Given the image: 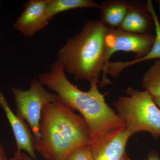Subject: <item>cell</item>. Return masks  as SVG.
I'll return each mask as SVG.
<instances>
[{
	"label": "cell",
	"instance_id": "8fae6325",
	"mask_svg": "<svg viewBox=\"0 0 160 160\" xmlns=\"http://www.w3.org/2000/svg\"><path fill=\"white\" fill-rule=\"evenodd\" d=\"M128 5L129 1H103L99 5L100 21L108 28H119L126 17Z\"/></svg>",
	"mask_w": 160,
	"mask_h": 160
},
{
	"label": "cell",
	"instance_id": "ba28073f",
	"mask_svg": "<svg viewBox=\"0 0 160 160\" xmlns=\"http://www.w3.org/2000/svg\"><path fill=\"white\" fill-rule=\"evenodd\" d=\"M132 135L126 127L112 132L91 149L94 160H131L126 152V146Z\"/></svg>",
	"mask_w": 160,
	"mask_h": 160
},
{
	"label": "cell",
	"instance_id": "277c9868",
	"mask_svg": "<svg viewBox=\"0 0 160 160\" xmlns=\"http://www.w3.org/2000/svg\"><path fill=\"white\" fill-rule=\"evenodd\" d=\"M128 96L121 97L113 104L117 114L133 135L149 132L154 138L160 137V109L148 92L129 87Z\"/></svg>",
	"mask_w": 160,
	"mask_h": 160
},
{
	"label": "cell",
	"instance_id": "7c38bea8",
	"mask_svg": "<svg viewBox=\"0 0 160 160\" xmlns=\"http://www.w3.org/2000/svg\"><path fill=\"white\" fill-rule=\"evenodd\" d=\"M79 8H98L100 6L92 0H48L46 14L49 22L56 15Z\"/></svg>",
	"mask_w": 160,
	"mask_h": 160
},
{
	"label": "cell",
	"instance_id": "52a82bcc",
	"mask_svg": "<svg viewBox=\"0 0 160 160\" xmlns=\"http://www.w3.org/2000/svg\"><path fill=\"white\" fill-rule=\"evenodd\" d=\"M48 0H30L12 27L24 36L30 38L48 26L46 10Z\"/></svg>",
	"mask_w": 160,
	"mask_h": 160
},
{
	"label": "cell",
	"instance_id": "8992f818",
	"mask_svg": "<svg viewBox=\"0 0 160 160\" xmlns=\"http://www.w3.org/2000/svg\"><path fill=\"white\" fill-rule=\"evenodd\" d=\"M155 39V34H136L109 28L105 38L106 62L112 54L119 51L133 52V60L142 58L150 51Z\"/></svg>",
	"mask_w": 160,
	"mask_h": 160
},
{
	"label": "cell",
	"instance_id": "5b68a950",
	"mask_svg": "<svg viewBox=\"0 0 160 160\" xmlns=\"http://www.w3.org/2000/svg\"><path fill=\"white\" fill-rule=\"evenodd\" d=\"M39 80H32L30 88L24 90L11 87L10 90L14 96L15 114L20 119L29 124L34 136V145L39 138V125L43 106L48 103L59 100L56 94L46 90Z\"/></svg>",
	"mask_w": 160,
	"mask_h": 160
},
{
	"label": "cell",
	"instance_id": "6da1fadb",
	"mask_svg": "<svg viewBox=\"0 0 160 160\" xmlns=\"http://www.w3.org/2000/svg\"><path fill=\"white\" fill-rule=\"evenodd\" d=\"M65 71L56 60L49 71L40 74L39 80L55 92L65 105L73 111L79 112L89 127V147L94 149L112 132L126 127L125 123L106 102V94L101 93L98 88V82H91L89 91H82L70 82Z\"/></svg>",
	"mask_w": 160,
	"mask_h": 160
},
{
	"label": "cell",
	"instance_id": "7a4b0ae2",
	"mask_svg": "<svg viewBox=\"0 0 160 160\" xmlns=\"http://www.w3.org/2000/svg\"><path fill=\"white\" fill-rule=\"evenodd\" d=\"M59 100L43 106L39 138L35 150L47 160H65L78 147L89 146L90 133L84 118Z\"/></svg>",
	"mask_w": 160,
	"mask_h": 160
},
{
	"label": "cell",
	"instance_id": "d6986e66",
	"mask_svg": "<svg viewBox=\"0 0 160 160\" xmlns=\"http://www.w3.org/2000/svg\"><path fill=\"white\" fill-rule=\"evenodd\" d=\"M152 98L155 103L160 109V98Z\"/></svg>",
	"mask_w": 160,
	"mask_h": 160
},
{
	"label": "cell",
	"instance_id": "9c48e42d",
	"mask_svg": "<svg viewBox=\"0 0 160 160\" xmlns=\"http://www.w3.org/2000/svg\"><path fill=\"white\" fill-rule=\"evenodd\" d=\"M154 21L146 2L129 1L127 13L118 29L136 34H152Z\"/></svg>",
	"mask_w": 160,
	"mask_h": 160
},
{
	"label": "cell",
	"instance_id": "4fadbf2b",
	"mask_svg": "<svg viewBox=\"0 0 160 160\" xmlns=\"http://www.w3.org/2000/svg\"><path fill=\"white\" fill-rule=\"evenodd\" d=\"M142 86L152 98H160V59L156 60L143 75Z\"/></svg>",
	"mask_w": 160,
	"mask_h": 160
},
{
	"label": "cell",
	"instance_id": "3957f363",
	"mask_svg": "<svg viewBox=\"0 0 160 160\" xmlns=\"http://www.w3.org/2000/svg\"><path fill=\"white\" fill-rule=\"evenodd\" d=\"M108 27L100 20L88 21L59 49L57 61L76 81H97L106 65L105 38Z\"/></svg>",
	"mask_w": 160,
	"mask_h": 160
},
{
	"label": "cell",
	"instance_id": "44dd1931",
	"mask_svg": "<svg viewBox=\"0 0 160 160\" xmlns=\"http://www.w3.org/2000/svg\"><path fill=\"white\" fill-rule=\"evenodd\" d=\"M157 2L158 4V7L159 12L160 14V0H158L157 1Z\"/></svg>",
	"mask_w": 160,
	"mask_h": 160
},
{
	"label": "cell",
	"instance_id": "ac0fdd59",
	"mask_svg": "<svg viewBox=\"0 0 160 160\" xmlns=\"http://www.w3.org/2000/svg\"><path fill=\"white\" fill-rule=\"evenodd\" d=\"M9 160H22V152L16 151L14 156L9 159Z\"/></svg>",
	"mask_w": 160,
	"mask_h": 160
},
{
	"label": "cell",
	"instance_id": "5bb4252c",
	"mask_svg": "<svg viewBox=\"0 0 160 160\" xmlns=\"http://www.w3.org/2000/svg\"><path fill=\"white\" fill-rule=\"evenodd\" d=\"M147 6L149 12L151 13L155 26V39L154 43L152 47V50L154 52L156 59H160V22L158 17L157 14L153 6V2L151 0H147L146 1Z\"/></svg>",
	"mask_w": 160,
	"mask_h": 160
},
{
	"label": "cell",
	"instance_id": "2e32d148",
	"mask_svg": "<svg viewBox=\"0 0 160 160\" xmlns=\"http://www.w3.org/2000/svg\"><path fill=\"white\" fill-rule=\"evenodd\" d=\"M0 160H9L6 157L5 149L1 144H0Z\"/></svg>",
	"mask_w": 160,
	"mask_h": 160
},
{
	"label": "cell",
	"instance_id": "e0dca14e",
	"mask_svg": "<svg viewBox=\"0 0 160 160\" xmlns=\"http://www.w3.org/2000/svg\"><path fill=\"white\" fill-rule=\"evenodd\" d=\"M148 160H160V158L156 152H152L149 154Z\"/></svg>",
	"mask_w": 160,
	"mask_h": 160
},
{
	"label": "cell",
	"instance_id": "30bf717a",
	"mask_svg": "<svg viewBox=\"0 0 160 160\" xmlns=\"http://www.w3.org/2000/svg\"><path fill=\"white\" fill-rule=\"evenodd\" d=\"M0 106L5 111L14 134L17 151L27 152L30 157L36 159L35 153L34 138L25 122L20 119L12 111L0 86Z\"/></svg>",
	"mask_w": 160,
	"mask_h": 160
},
{
	"label": "cell",
	"instance_id": "9a60e30c",
	"mask_svg": "<svg viewBox=\"0 0 160 160\" xmlns=\"http://www.w3.org/2000/svg\"><path fill=\"white\" fill-rule=\"evenodd\" d=\"M65 160H94L93 153L88 146L78 147L68 154Z\"/></svg>",
	"mask_w": 160,
	"mask_h": 160
},
{
	"label": "cell",
	"instance_id": "ffe728a7",
	"mask_svg": "<svg viewBox=\"0 0 160 160\" xmlns=\"http://www.w3.org/2000/svg\"><path fill=\"white\" fill-rule=\"evenodd\" d=\"M22 160H32L29 156L23 152H22Z\"/></svg>",
	"mask_w": 160,
	"mask_h": 160
}]
</instances>
